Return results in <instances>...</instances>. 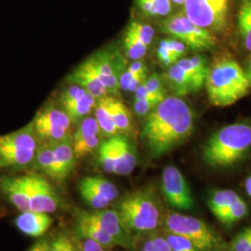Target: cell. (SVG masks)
<instances>
[{
    "mask_svg": "<svg viewBox=\"0 0 251 251\" xmlns=\"http://www.w3.org/2000/svg\"><path fill=\"white\" fill-rule=\"evenodd\" d=\"M160 102L157 100H135V112L140 117L148 116Z\"/></svg>",
    "mask_w": 251,
    "mask_h": 251,
    "instance_id": "40",
    "label": "cell"
},
{
    "mask_svg": "<svg viewBox=\"0 0 251 251\" xmlns=\"http://www.w3.org/2000/svg\"><path fill=\"white\" fill-rule=\"evenodd\" d=\"M126 33L134 36L135 38L143 42L147 47L151 45L154 36V30L151 25L140 23L138 21L130 22Z\"/></svg>",
    "mask_w": 251,
    "mask_h": 251,
    "instance_id": "30",
    "label": "cell"
},
{
    "mask_svg": "<svg viewBox=\"0 0 251 251\" xmlns=\"http://www.w3.org/2000/svg\"><path fill=\"white\" fill-rule=\"evenodd\" d=\"M144 85L146 86L147 90H149L153 96L161 100H165L167 98L166 90L163 86L161 77L157 74L153 73L149 77H147V79L144 82Z\"/></svg>",
    "mask_w": 251,
    "mask_h": 251,
    "instance_id": "38",
    "label": "cell"
},
{
    "mask_svg": "<svg viewBox=\"0 0 251 251\" xmlns=\"http://www.w3.org/2000/svg\"><path fill=\"white\" fill-rule=\"evenodd\" d=\"M170 39V43H171V49L173 50V52L175 54V56L177 57V59L179 60L182 56H184L187 50V46L184 43H182L181 41H179L178 39H175L173 37L169 38Z\"/></svg>",
    "mask_w": 251,
    "mask_h": 251,
    "instance_id": "41",
    "label": "cell"
},
{
    "mask_svg": "<svg viewBox=\"0 0 251 251\" xmlns=\"http://www.w3.org/2000/svg\"><path fill=\"white\" fill-rule=\"evenodd\" d=\"M135 100H157L160 101L164 100L159 99V98L153 96L152 93L147 90L144 83L142 84L135 91Z\"/></svg>",
    "mask_w": 251,
    "mask_h": 251,
    "instance_id": "42",
    "label": "cell"
},
{
    "mask_svg": "<svg viewBox=\"0 0 251 251\" xmlns=\"http://www.w3.org/2000/svg\"><path fill=\"white\" fill-rule=\"evenodd\" d=\"M138 3L143 11L152 16H166L171 12V0H138Z\"/></svg>",
    "mask_w": 251,
    "mask_h": 251,
    "instance_id": "31",
    "label": "cell"
},
{
    "mask_svg": "<svg viewBox=\"0 0 251 251\" xmlns=\"http://www.w3.org/2000/svg\"><path fill=\"white\" fill-rule=\"evenodd\" d=\"M240 197L233 191L229 189H222L214 191L208 200V207L216 218L223 223L225 215L227 214L230 207L233 203L236 202Z\"/></svg>",
    "mask_w": 251,
    "mask_h": 251,
    "instance_id": "22",
    "label": "cell"
},
{
    "mask_svg": "<svg viewBox=\"0 0 251 251\" xmlns=\"http://www.w3.org/2000/svg\"><path fill=\"white\" fill-rule=\"evenodd\" d=\"M33 123L0 136V167H25L33 163L38 148Z\"/></svg>",
    "mask_w": 251,
    "mask_h": 251,
    "instance_id": "5",
    "label": "cell"
},
{
    "mask_svg": "<svg viewBox=\"0 0 251 251\" xmlns=\"http://www.w3.org/2000/svg\"><path fill=\"white\" fill-rule=\"evenodd\" d=\"M127 70L133 73L135 75L147 74V67H146L145 63H143L141 60L140 61H134L127 67Z\"/></svg>",
    "mask_w": 251,
    "mask_h": 251,
    "instance_id": "45",
    "label": "cell"
},
{
    "mask_svg": "<svg viewBox=\"0 0 251 251\" xmlns=\"http://www.w3.org/2000/svg\"><path fill=\"white\" fill-rule=\"evenodd\" d=\"M90 69L95 73L100 80L106 87L108 92H117L119 86V76L111 56L106 52H99L90 57L87 61Z\"/></svg>",
    "mask_w": 251,
    "mask_h": 251,
    "instance_id": "14",
    "label": "cell"
},
{
    "mask_svg": "<svg viewBox=\"0 0 251 251\" xmlns=\"http://www.w3.org/2000/svg\"><path fill=\"white\" fill-rule=\"evenodd\" d=\"M205 86L209 102L217 107L235 103L251 88L246 71L231 58H222L213 63Z\"/></svg>",
    "mask_w": 251,
    "mask_h": 251,
    "instance_id": "3",
    "label": "cell"
},
{
    "mask_svg": "<svg viewBox=\"0 0 251 251\" xmlns=\"http://www.w3.org/2000/svg\"><path fill=\"white\" fill-rule=\"evenodd\" d=\"M229 0H184V14L203 29L220 32L227 25Z\"/></svg>",
    "mask_w": 251,
    "mask_h": 251,
    "instance_id": "8",
    "label": "cell"
},
{
    "mask_svg": "<svg viewBox=\"0 0 251 251\" xmlns=\"http://www.w3.org/2000/svg\"><path fill=\"white\" fill-rule=\"evenodd\" d=\"M171 1L176 5H183V3H184V0H171Z\"/></svg>",
    "mask_w": 251,
    "mask_h": 251,
    "instance_id": "52",
    "label": "cell"
},
{
    "mask_svg": "<svg viewBox=\"0 0 251 251\" xmlns=\"http://www.w3.org/2000/svg\"><path fill=\"white\" fill-rule=\"evenodd\" d=\"M32 123L37 139L50 144H57L68 136L72 124L64 110L54 105L39 112Z\"/></svg>",
    "mask_w": 251,
    "mask_h": 251,
    "instance_id": "10",
    "label": "cell"
},
{
    "mask_svg": "<svg viewBox=\"0 0 251 251\" xmlns=\"http://www.w3.org/2000/svg\"><path fill=\"white\" fill-rule=\"evenodd\" d=\"M238 28L243 44L251 52V0H243L238 12Z\"/></svg>",
    "mask_w": 251,
    "mask_h": 251,
    "instance_id": "26",
    "label": "cell"
},
{
    "mask_svg": "<svg viewBox=\"0 0 251 251\" xmlns=\"http://www.w3.org/2000/svg\"><path fill=\"white\" fill-rule=\"evenodd\" d=\"M161 29L164 33L181 41L195 51L210 50L216 45V37L210 31L198 26L183 13L165 20Z\"/></svg>",
    "mask_w": 251,
    "mask_h": 251,
    "instance_id": "7",
    "label": "cell"
},
{
    "mask_svg": "<svg viewBox=\"0 0 251 251\" xmlns=\"http://www.w3.org/2000/svg\"><path fill=\"white\" fill-rule=\"evenodd\" d=\"M99 162L103 171L115 174L117 162L112 137H108V139L103 140L100 144Z\"/></svg>",
    "mask_w": 251,
    "mask_h": 251,
    "instance_id": "28",
    "label": "cell"
},
{
    "mask_svg": "<svg viewBox=\"0 0 251 251\" xmlns=\"http://www.w3.org/2000/svg\"><path fill=\"white\" fill-rule=\"evenodd\" d=\"M112 117L119 134H128L132 132V115L129 109L118 100L113 99Z\"/></svg>",
    "mask_w": 251,
    "mask_h": 251,
    "instance_id": "25",
    "label": "cell"
},
{
    "mask_svg": "<svg viewBox=\"0 0 251 251\" xmlns=\"http://www.w3.org/2000/svg\"><path fill=\"white\" fill-rule=\"evenodd\" d=\"M100 137L94 136L90 139H86L80 142H73L74 152L76 158H82L92 152H94L96 149H99L100 144Z\"/></svg>",
    "mask_w": 251,
    "mask_h": 251,
    "instance_id": "34",
    "label": "cell"
},
{
    "mask_svg": "<svg viewBox=\"0 0 251 251\" xmlns=\"http://www.w3.org/2000/svg\"><path fill=\"white\" fill-rule=\"evenodd\" d=\"M55 157L59 171V181H63L71 173L75 161V154L70 135L66 136L59 143L53 144Z\"/></svg>",
    "mask_w": 251,
    "mask_h": 251,
    "instance_id": "20",
    "label": "cell"
},
{
    "mask_svg": "<svg viewBox=\"0 0 251 251\" xmlns=\"http://www.w3.org/2000/svg\"><path fill=\"white\" fill-rule=\"evenodd\" d=\"M165 83L177 97H182L201 90L204 86L182 70L177 63L171 65L164 75Z\"/></svg>",
    "mask_w": 251,
    "mask_h": 251,
    "instance_id": "16",
    "label": "cell"
},
{
    "mask_svg": "<svg viewBox=\"0 0 251 251\" xmlns=\"http://www.w3.org/2000/svg\"><path fill=\"white\" fill-rule=\"evenodd\" d=\"M63 251H76L72 241L68 237H64V242H63Z\"/></svg>",
    "mask_w": 251,
    "mask_h": 251,
    "instance_id": "48",
    "label": "cell"
},
{
    "mask_svg": "<svg viewBox=\"0 0 251 251\" xmlns=\"http://www.w3.org/2000/svg\"><path fill=\"white\" fill-rule=\"evenodd\" d=\"M140 251H155L153 248L152 239H148L146 242L144 243V248Z\"/></svg>",
    "mask_w": 251,
    "mask_h": 251,
    "instance_id": "49",
    "label": "cell"
},
{
    "mask_svg": "<svg viewBox=\"0 0 251 251\" xmlns=\"http://www.w3.org/2000/svg\"><path fill=\"white\" fill-rule=\"evenodd\" d=\"M153 248L155 251H171V247L166 237H161L158 235H155L151 238Z\"/></svg>",
    "mask_w": 251,
    "mask_h": 251,
    "instance_id": "43",
    "label": "cell"
},
{
    "mask_svg": "<svg viewBox=\"0 0 251 251\" xmlns=\"http://www.w3.org/2000/svg\"><path fill=\"white\" fill-rule=\"evenodd\" d=\"M34 162L38 171L59 181V171L55 157L53 144H44L39 146L37 148Z\"/></svg>",
    "mask_w": 251,
    "mask_h": 251,
    "instance_id": "23",
    "label": "cell"
},
{
    "mask_svg": "<svg viewBox=\"0 0 251 251\" xmlns=\"http://www.w3.org/2000/svg\"><path fill=\"white\" fill-rule=\"evenodd\" d=\"M177 64L202 86L206 85V77L209 73V65L206 57L195 55L189 59L179 60Z\"/></svg>",
    "mask_w": 251,
    "mask_h": 251,
    "instance_id": "24",
    "label": "cell"
},
{
    "mask_svg": "<svg viewBox=\"0 0 251 251\" xmlns=\"http://www.w3.org/2000/svg\"><path fill=\"white\" fill-rule=\"evenodd\" d=\"M117 211L132 233H147L160 223V208L151 191L140 190L126 195L118 203Z\"/></svg>",
    "mask_w": 251,
    "mask_h": 251,
    "instance_id": "4",
    "label": "cell"
},
{
    "mask_svg": "<svg viewBox=\"0 0 251 251\" xmlns=\"http://www.w3.org/2000/svg\"><path fill=\"white\" fill-rule=\"evenodd\" d=\"M53 224V219L49 213L25 211L21 212L15 220L19 231L30 237L43 236Z\"/></svg>",
    "mask_w": 251,
    "mask_h": 251,
    "instance_id": "15",
    "label": "cell"
},
{
    "mask_svg": "<svg viewBox=\"0 0 251 251\" xmlns=\"http://www.w3.org/2000/svg\"><path fill=\"white\" fill-rule=\"evenodd\" d=\"M64 237V235H60L56 237L52 242H50V251H63Z\"/></svg>",
    "mask_w": 251,
    "mask_h": 251,
    "instance_id": "47",
    "label": "cell"
},
{
    "mask_svg": "<svg viewBox=\"0 0 251 251\" xmlns=\"http://www.w3.org/2000/svg\"><path fill=\"white\" fill-rule=\"evenodd\" d=\"M245 188L248 195L251 198V176H250L245 181Z\"/></svg>",
    "mask_w": 251,
    "mask_h": 251,
    "instance_id": "50",
    "label": "cell"
},
{
    "mask_svg": "<svg viewBox=\"0 0 251 251\" xmlns=\"http://www.w3.org/2000/svg\"><path fill=\"white\" fill-rule=\"evenodd\" d=\"M78 188L81 197L84 199V201L94 210L105 209L111 203L106 198L100 197L96 192H94L92 189L81 181L79 182Z\"/></svg>",
    "mask_w": 251,
    "mask_h": 251,
    "instance_id": "33",
    "label": "cell"
},
{
    "mask_svg": "<svg viewBox=\"0 0 251 251\" xmlns=\"http://www.w3.org/2000/svg\"><path fill=\"white\" fill-rule=\"evenodd\" d=\"M247 214H248V205L242 198H240L236 202L233 203V206L230 207L227 214L225 215L223 224L232 225L243 219Z\"/></svg>",
    "mask_w": 251,
    "mask_h": 251,
    "instance_id": "35",
    "label": "cell"
},
{
    "mask_svg": "<svg viewBox=\"0 0 251 251\" xmlns=\"http://www.w3.org/2000/svg\"><path fill=\"white\" fill-rule=\"evenodd\" d=\"M80 181L96 192L100 197L106 198L110 202L115 201L118 197V189L108 179L99 177H87L81 179Z\"/></svg>",
    "mask_w": 251,
    "mask_h": 251,
    "instance_id": "27",
    "label": "cell"
},
{
    "mask_svg": "<svg viewBox=\"0 0 251 251\" xmlns=\"http://www.w3.org/2000/svg\"><path fill=\"white\" fill-rule=\"evenodd\" d=\"M68 81L72 84L80 86L96 99H99L109 93L106 87L100 80L95 73L90 69L86 61L69 75Z\"/></svg>",
    "mask_w": 251,
    "mask_h": 251,
    "instance_id": "18",
    "label": "cell"
},
{
    "mask_svg": "<svg viewBox=\"0 0 251 251\" xmlns=\"http://www.w3.org/2000/svg\"><path fill=\"white\" fill-rule=\"evenodd\" d=\"M157 57L163 65L169 66V67L179 61L171 49L169 38L162 39L159 47L157 49Z\"/></svg>",
    "mask_w": 251,
    "mask_h": 251,
    "instance_id": "36",
    "label": "cell"
},
{
    "mask_svg": "<svg viewBox=\"0 0 251 251\" xmlns=\"http://www.w3.org/2000/svg\"><path fill=\"white\" fill-rule=\"evenodd\" d=\"M76 228L82 238H87L99 243L105 249H112L117 246L116 241L99 225L89 220L83 211L79 212L77 215Z\"/></svg>",
    "mask_w": 251,
    "mask_h": 251,
    "instance_id": "19",
    "label": "cell"
},
{
    "mask_svg": "<svg viewBox=\"0 0 251 251\" xmlns=\"http://www.w3.org/2000/svg\"><path fill=\"white\" fill-rule=\"evenodd\" d=\"M123 45L125 50L126 55L132 61H140L144 58L147 51L148 47L144 45L143 42L135 38L134 36L125 33Z\"/></svg>",
    "mask_w": 251,
    "mask_h": 251,
    "instance_id": "32",
    "label": "cell"
},
{
    "mask_svg": "<svg viewBox=\"0 0 251 251\" xmlns=\"http://www.w3.org/2000/svg\"><path fill=\"white\" fill-rule=\"evenodd\" d=\"M26 193L30 211L51 214L61 206V198L53 186L36 174L20 176Z\"/></svg>",
    "mask_w": 251,
    "mask_h": 251,
    "instance_id": "9",
    "label": "cell"
},
{
    "mask_svg": "<svg viewBox=\"0 0 251 251\" xmlns=\"http://www.w3.org/2000/svg\"><path fill=\"white\" fill-rule=\"evenodd\" d=\"M50 243H49L46 239H41L29 250V251H50Z\"/></svg>",
    "mask_w": 251,
    "mask_h": 251,
    "instance_id": "46",
    "label": "cell"
},
{
    "mask_svg": "<svg viewBox=\"0 0 251 251\" xmlns=\"http://www.w3.org/2000/svg\"><path fill=\"white\" fill-rule=\"evenodd\" d=\"M251 148V125L238 122L224 126L203 147V160L212 168H229L241 161Z\"/></svg>",
    "mask_w": 251,
    "mask_h": 251,
    "instance_id": "2",
    "label": "cell"
},
{
    "mask_svg": "<svg viewBox=\"0 0 251 251\" xmlns=\"http://www.w3.org/2000/svg\"><path fill=\"white\" fill-rule=\"evenodd\" d=\"M100 128L95 117H85L73 136V142H80L100 134Z\"/></svg>",
    "mask_w": 251,
    "mask_h": 251,
    "instance_id": "29",
    "label": "cell"
},
{
    "mask_svg": "<svg viewBox=\"0 0 251 251\" xmlns=\"http://www.w3.org/2000/svg\"><path fill=\"white\" fill-rule=\"evenodd\" d=\"M166 225L171 233L186 237L197 251H221L223 248L219 235L205 222L196 217L171 213L166 219Z\"/></svg>",
    "mask_w": 251,
    "mask_h": 251,
    "instance_id": "6",
    "label": "cell"
},
{
    "mask_svg": "<svg viewBox=\"0 0 251 251\" xmlns=\"http://www.w3.org/2000/svg\"><path fill=\"white\" fill-rule=\"evenodd\" d=\"M245 71H246V74H247V76H248V79H249V82H250V86H251V57L250 58L249 62H248L247 70H245Z\"/></svg>",
    "mask_w": 251,
    "mask_h": 251,
    "instance_id": "51",
    "label": "cell"
},
{
    "mask_svg": "<svg viewBox=\"0 0 251 251\" xmlns=\"http://www.w3.org/2000/svg\"><path fill=\"white\" fill-rule=\"evenodd\" d=\"M171 251H197L194 245L186 237L171 233L166 236Z\"/></svg>",
    "mask_w": 251,
    "mask_h": 251,
    "instance_id": "37",
    "label": "cell"
},
{
    "mask_svg": "<svg viewBox=\"0 0 251 251\" xmlns=\"http://www.w3.org/2000/svg\"><path fill=\"white\" fill-rule=\"evenodd\" d=\"M194 113L177 96L167 97L144 122L141 138L152 156L159 157L185 142L193 133Z\"/></svg>",
    "mask_w": 251,
    "mask_h": 251,
    "instance_id": "1",
    "label": "cell"
},
{
    "mask_svg": "<svg viewBox=\"0 0 251 251\" xmlns=\"http://www.w3.org/2000/svg\"><path fill=\"white\" fill-rule=\"evenodd\" d=\"M113 97L102 96L97 99L95 105V118L100 128V132L106 137L119 134L117 126L112 117Z\"/></svg>",
    "mask_w": 251,
    "mask_h": 251,
    "instance_id": "21",
    "label": "cell"
},
{
    "mask_svg": "<svg viewBox=\"0 0 251 251\" xmlns=\"http://www.w3.org/2000/svg\"><path fill=\"white\" fill-rule=\"evenodd\" d=\"M60 101L71 122L77 123L95 107L97 99L80 86L72 84L62 92Z\"/></svg>",
    "mask_w": 251,
    "mask_h": 251,
    "instance_id": "13",
    "label": "cell"
},
{
    "mask_svg": "<svg viewBox=\"0 0 251 251\" xmlns=\"http://www.w3.org/2000/svg\"><path fill=\"white\" fill-rule=\"evenodd\" d=\"M115 156H116V172L115 174L126 176L134 171L137 165V156L134 146L130 141L122 134L112 136Z\"/></svg>",
    "mask_w": 251,
    "mask_h": 251,
    "instance_id": "17",
    "label": "cell"
},
{
    "mask_svg": "<svg viewBox=\"0 0 251 251\" xmlns=\"http://www.w3.org/2000/svg\"><path fill=\"white\" fill-rule=\"evenodd\" d=\"M251 251V246H250V248H249V250H248V251Z\"/></svg>",
    "mask_w": 251,
    "mask_h": 251,
    "instance_id": "53",
    "label": "cell"
},
{
    "mask_svg": "<svg viewBox=\"0 0 251 251\" xmlns=\"http://www.w3.org/2000/svg\"><path fill=\"white\" fill-rule=\"evenodd\" d=\"M251 244V227L239 233L232 243V251H247Z\"/></svg>",
    "mask_w": 251,
    "mask_h": 251,
    "instance_id": "39",
    "label": "cell"
},
{
    "mask_svg": "<svg viewBox=\"0 0 251 251\" xmlns=\"http://www.w3.org/2000/svg\"><path fill=\"white\" fill-rule=\"evenodd\" d=\"M85 216L100 227L116 241L117 246L126 249H134L135 238L133 233L123 224L117 210L100 209L92 212H85Z\"/></svg>",
    "mask_w": 251,
    "mask_h": 251,
    "instance_id": "12",
    "label": "cell"
},
{
    "mask_svg": "<svg viewBox=\"0 0 251 251\" xmlns=\"http://www.w3.org/2000/svg\"><path fill=\"white\" fill-rule=\"evenodd\" d=\"M162 192L168 203L179 210H191L195 206L191 189L181 171L175 166H168L162 172Z\"/></svg>",
    "mask_w": 251,
    "mask_h": 251,
    "instance_id": "11",
    "label": "cell"
},
{
    "mask_svg": "<svg viewBox=\"0 0 251 251\" xmlns=\"http://www.w3.org/2000/svg\"><path fill=\"white\" fill-rule=\"evenodd\" d=\"M79 246L81 250L83 251H105V248H103L99 243L95 242L93 240L84 238V241L80 243Z\"/></svg>",
    "mask_w": 251,
    "mask_h": 251,
    "instance_id": "44",
    "label": "cell"
}]
</instances>
